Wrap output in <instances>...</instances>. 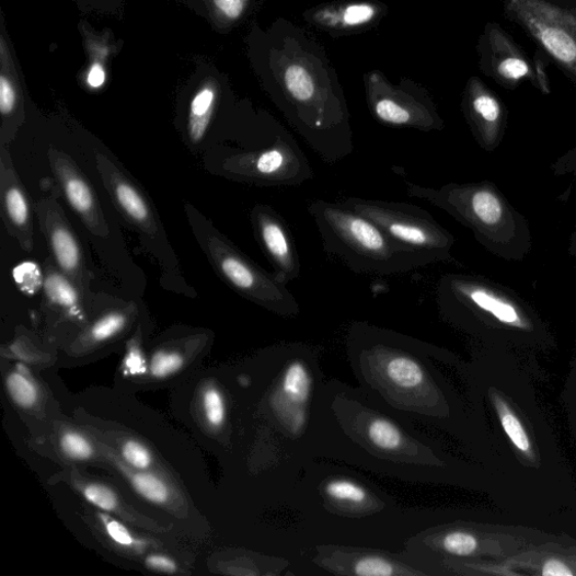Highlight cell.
Listing matches in <instances>:
<instances>
[{
  "label": "cell",
  "instance_id": "7402d4cb",
  "mask_svg": "<svg viewBox=\"0 0 576 576\" xmlns=\"http://www.w3.org/2000/svg\"><path fill=\"white\" fill-rule=\"evenodd\" d=\"M13 278L19 290L27 297L37 295L46 280L43 269L34 262L16 265L13 269Z\"/></svg>",
  "mask_w": 576,
  "mask_h": 576
},
{
  "label": "cell",
  "instance_id": "44dd1931",
  "mask_svg": "<svg viewBox=\"0 0 576 576\" xmlns=\"http://www.w3.org/2000/svg\"><path fill=\"white\" fill-rule=\"evenodd\" d=\"M389 380L396 387L414 389L423 384L424 372L421 365L405 356H394L385 369Z\"/></svg>",
  "mask_w": 576,
  "mask_h": 576
},
{
  "label": "cell",
  "instance_id": "484cf974",
  "mask_svg": "<svg viewBox=\"0 0 576 576\" xmlns=\"http://www.w3.org/2000/svg\"><path fill=\"white\" fill-rule=\"evenodd\" d=\"M8 389L12 399L23 407H31L37 401V389L34 382L26 376L14 372L9 376Z\"/></svg>",
  "mask_w": 576,
  "mask_h": 576
},
{
  "label": "cell",
  "instance_id": "277c9868",
  "mask_svg": "<svg viewBox=\"0 0 576 576\" xmlns=\"http://www.w3.org/2000/svg\"><path fill=\"white\" fill-rule=\"evenodd\" d=\"M346 208L378 224L404 250L435 263H454L457 239L417 205L405 201L346 197Z\"/></svg>",
  "mask_w": 576,
  "mask_h": 576
},
{
  "label": "cell",
  "instance_id": "603a6c76",
  "mask_svg": "<svg viewBox=\"0 0 576 576\" xmlns=\"http://www.w3.org/2000/svg\"><path fill=\"white\" fill-rule=\"evenodd\" d=\"M78 489L90 504L106 512H119L120 504L115 493L96 483H80Z\"/></svg>",
  "mask_w": 576,
  "mask_h": 576
},
{
  "label": "cell",
  "instance_id": "d6986e66",
  "mask_svg": "<svg viewBox=\"0 0 576 576\" xmlns=\"http://www.w3.org/2000/svg\"><path fill=\"white\" fill-rule=\"evenodd\" d=\"M45 291L46 297L54 306L72 315L80 313V299L77 288L67 275L49 269L45 280Z\"/></svg>",
  "mask_w": 576,
  "mask_h": 576
},
{
  "label": "cell",
  "instance_id": "4fadbf2b",
  "mask_svg": "<svg viewBox=\"0 0 576 576\" xmlns=\"http://www.w3.org/2000/svg\"><path fill=\"white\" fill-rule=\"evenodd\" d=\"M99 166L117 208L139 229L154 234L158 230L157 221L145 196L102 155Z\"/></svg>",
  "mask_w": 576,
  "mask_h": 576
},
{
  "label": "cell",
  "instance_id": "f1b7e54d",
  "mask_svg": "<svg viewBox=\"0 0 576 576\" xmlns=\"http://www.w3.org/2000/svg\"><path fill=\"white\" fill-rule=\"evenodd\" d=\"M203 408L205 418L215 427H221L226 421L227 408L222 394L219 390L211 388L203 395Z\"/></svg>",
  "mask_w": 576,
  "mask_h": 576
},
{
  "label": "cell",
  "instance_id": "4316f807",
  "mask_svg": "<svg viewBox=\"0 0 576 576\" xmlns=\"http://www.w3.org/2000/svg\"><path fill=\"white\" fill-rule=\"evenodd\" d=\"M326 495L337 502L362 504L367 498L366 491L347 480H335L325 486Z\"/></svg>",
  "mask_w": 576,
  "mask_h": 576
},
{
  "label": "cell",
  "instance_id": "8fae6325",
  "mask_svg": "<svg viewBox=\"0 0 576 576\" xmlns=\"http://www.w3.org/2000/svg\"><path fill=\"white\" fill-rule=\"evenodd\" d=\"M256 239L276 277L287 285L301 275L295 237L284 218L269 205L257 204L252 212Z\"/></svg>",
  "mask_w": 576,
  "mask_h": 576
},
{
  "label": "cell",
  "instance_id": "9a60e30c",
  "mask_svg": "<svg viewBox=\"0 0 576 576\" xmlns=\"http://www.w3.org/2000/svg\"><path fill=\"white\" fill-rule=\"evenodd\" d=\"M2 197L9 229L16 232L25 251L32 246V224L26 195L13 170L2 162Z\"/></svg>",
  "mask_w": 576,
  "mask_h": 576
},
{
  "label": "cell",
  "instance_id": "d590c367",
  "mask_svg": "<svg viewBox=\"0 0 576 576\" xmlns=\"http://www.w3.org/2000/svg\"><path fill=\"white\" fill-rule=\"evenodd\" d=\"M16 104V93L12 82L5 76L0 77V111L3 115H10Z\"/></svg>",
  "mask_w": 576,
  "mask_h": 576
},
{
  "label": "cell",
  "instance_id": "9c48e42d",
  "mask_svg": "<svg viewBox=\"0 0 576 576\" xmlns=\"http://www.w3.org/2000/svg\"><path fill=\"white\" fill-rule=\"evenodd\" d=\"M368 104L382 125L423 133L441 131L443 122L428 101L395 90L377 77L368 81Z\"/></svg>",
  "mask_w": 576,
  "mask_h": 576
},
{
  "label": "cell",
  "instance_id": "60d3db41",
  "mask_svg": "<svg viewBox=\"0 0 576 576\" xmlns=\"http://www.w3.org/2000/svg\"><path fill=\"white\" fill-rule=\"evenodd\" d=\"M568 255L576 262V224L574 227V230L569 237L568 242Z\"/></svg>",
  "mask_w": 576,
  "mask_h": 576
},
{
  "label": "cell",
  "instance_id": "e575fe53",
  "mask_svg": "<svg viewBox=\"0 0 576 576\" xmlns=\"http://www.w3.org/2000/svg\"><path fill=\"white\" fill-rule=\"evenodd\" d=\"M355 573L360 576H390L395 567L381 557H365L355 565Z\"/></svg>",
  "mask_w": 576,
  "mask_h": 576
},
{
  "label": "cell",
  "instance_id": "1f68e13d",
  "mask_svg": "<svg viewBox=\"0 0 576 576\" xmlns=\"http://www.w3.org/2000/svg\"><path fill=\"white\" fill-rule=\"evenodd\" d=\"M443 550L457 556H470L477 549V541L466 532H451L442 541Z\"/></svg>",
  "mask_w": 576,
  "mask_h": 576
},
{
  "label": "cell",
  "instance_id": "e0dca14e",
  "mask_svg": "<svg viewBox=\"0 0 576 576\" xmlns=\"http://www.w3.org/2000/svg\"><path fill=\"white\" fill-rule=\"evenodd\" d=\"M103 447L104 456L112 460L114 466H116L122 475H125L133 487L136 489L138 495L148 500L149 503L164 506L169 505L173 498V492L166 482L162 481L160 477L146 473L126 465L120 462L118 458L112 454V449Z\"/></svg>",
  "mask_w": 576,
  "mask_h": 576
},
{
  "label": "cell",
  "instance_id": "d6a6232c",
  "mask_svg": "<svg viewBox=\"0 0 576 576\" xmlns=\"http://www.w3.org/2000/svg\"><path fill=\"white\" fill-rule=\"evenodd\" d=\"M102 521L108 538L115 544L122 548H135L139 544L125 525L107 516H102Z\"/></svg>",
  "mask_w": 576,
  "mask_h": 576
},
{
  "label": "cell",
  "instance_id": "ab89813d",
  "mask_svg": "<svg viewBox=\"0 0 576 576\" xmlns=\"http://www.w3.org/2000/svg\"><path fill=\"white\" fill-rule=\"evenodd\" d=\"M543 574L548 576H571L573 573L563 563L550 561L545 564Z\"/></svg>",
  "mask_w": 576,
  "mask_h": 576
},
{
  "label": "cell",
  "instance_id": "7c38bea8",
  "mask_svg": "<svg viewBox=\"0 0 576 576\" xmlns=\"http://www.w3.org/2000/svg\"><path fill=\"white\" fill-rule=\"evenodd\" d=\"M54 172L61 184L71 208L84 220L85 224L96 234L107 232L99 203L88 181L65 155L51 153Z\"/></svg>",
  "mask_w": 576,
  "mask_h": 576
},
{
  "label": "cell",
  "instance_id": "6da1fadb",
  "mask_svg": "<svg viewBox=\"0 0 576 576\" xmlns=\"http://www.w3.org/2000/svg\"><path fill=\"white\" fill-rule=\"evenodd\" d=\"M406 191L470 229L493 256L522 262L532 250L528 221L495 183H450L439 188L406 183Z\"/></svg>",
  "mask_w": 576,
  "mask_h": 576
},
{
  "label": "cell",
  "instance_id": "3957f363",
  "mask_svg": "<svg viewBox=\"0 0 576 576\" xmlns=\"http://www.w3.org/2000/svg\"><path fill=\"white\" fill-rule=\"evenodd\" d=\"M436 300L451 320H477L519 332L533 326L530 308L516 292L480 275L445 274L437 283Z\"/></svg>",
  "mask_w": 576,
  "mask_h": 576
},
{
  "label": "cell",
  "instance_id": "7a4b0ae2",
  "mask_svg": "<svg viewBox=\"0 0 576 576\" xmlns=\"http://www.w3.org/2000/svg\"><path fill=\"white\" fill-rule=\"evenodd\" d=\"M309 214L323 250L356 274L394 276L431 265L392 240L378 224L341 201L313 200Z\"/></svg>",
  "mask_w": 576,
  "mask_h": 576
},
{
  "label": "cell",
  "instance_id": "ac0fdd59",
  "mask_svg": "<svg viewBox=\"0 0 576 576\" xmlns=\"http://www.w3.org/2000/svg\"><path fill=\"white\" fill-rule=\"evenodd\" d=\"M311 392L309 369L301 360H296L287 367L281 382V389L276 399L288 401L297 406L306 404Z\"/></svg>",
  "mask_w": 576,
  "mask_h": 576
},
{
  "label": "cell",
  "instance_id": "5bb4252c",
  "mask_svg": "<svg viewBox=\"0 0 576 576\" xmlns=\"http://www.w3.org/2000/svg\"><path fill=\"white\" fill-rule=\"evenodd\" d=\"M43 223L46 224L47 235L55 258L62 272L78 285L85 277V267L79 243L59 211L48 210Z\"/></svg>",
  "mask_w": 576,
  "mask_h": 576
},
{
  "label": "cell",
  "instance_id": "30bf717a",
  "mask_svg": "<svg viewBox=\"0 0 576 576\" xmlns=\"http://www.w3.org/2000/svg\"><path fill=\"white\" fill-rule=\"evenodd\" d=\"M462 108L480 148L486 152L496 151L508 128L509 111L504 101L480 78L472 77L468 82Z\"/></svg>",
  "mask_w": 576,
  "mask_h": 576
},
{
  "label": "cell",
  "instance_id": "ffe728a7",
  "mask_svg": "<svg viewBox=\"0 0 576 576\" xmlns=\"http://www.w3.org/2000/svg\"><path fill=\"white\" fill-rule=\"evenodd\" d=\"M216 101V92L211 88L200 90L192 101L189 114V136L199 141L209 127Z\"/></svg>",
  "mask_w": 576,
  "mask_h": 576
},
{
  "label": "cell",
  "instance_id": "83f0119b",
  "mask_svg": "<svg viewBox=\"0 0 576 576\" xmlns=\"http://www.w3.org/2000/svg\"><path fill=\"white\" fill-rule=\"evenodd\" d=\"M60 446L65 454L73 460L88 461L94 456L92 443L84 436L74 431L62 435Z\"/></svg>",
  "mask_w": 576,
  "mask_h": 576
},
{
  "label": "cell",
  "instance_id": "836d02e7",
  "mask_svg": "<svg viewBox=\"0 0 576 576\" xmlns=\"http://www.w3.org/2000/svg\"><path fill=\"white\" fill-rule=\"evenodd\" d=\"M502 424L514 445L521 451H528L530 442L520 422L505 408L502 413Z\"/></svg>",
  "mask_w": 576,
  "mask_h": 576
},
{
  "label": "cell",
  "instance_id": "cb8c5ba5",
  "mask_svg": "<svg viewBox=\"0 0 576 576\" xmlns=\"http://www.w3.org/2000/svg\"><path fill=\"white\" fill-rule=\"evenodd\" d=\"M368 437L378 448L395 450L402 445V434L398 427L384 419H377L368 427Z\"/></svg>",
  "mask_w": 576,
  "mask_h": 576
},
{
  "label": "cell",
  "instance_id": "d4e9b609",
  "mask_svg": "<svg viewBox=\"0 0 576 576\" xmlns=\"http://www.w3.org/2000/svg\"><path fill=\"white\" fill-rule=\"evenodd\" d=\"M128 316L125 313L113 312L100 319L91 329L90 338L95 343H103L125 329Z\"/></svg>",
  "mask_w": 576,
  "mask_h": 576
},
{
  "label": "cell",
  "instance_id": "4dcf8cb0",
  "mask_svg": "<svg viewBox=\"0 0 576 576\" xmlns=\"http://www.w3.org/2000/svg\"><path fill=\"white\" fill-rule=\"evenodd\" d=\"M184 359L178 353H158L151 360L150 372L157 379L169 378L182 368Z\"/></svg>",
  "mask_w": 576,
  "mask_h": 576
},
{
  "label": "cell",
  "instance_id": "ba28073f",
  "mask_svg": "<svg viewBox=\"0 0 576 576\" xmlns=\"http://www.w3.org/2000/svg\"><path fill=\"white\" fill-rule=\"evenodd\" d=\"M211 252L219 273L240 296L280 315L300 312L296 297L275 274L261 268L228 241L215 238Z\"/></svg>",
  "mask_w": 576,
  "mask_h": 576
},
{
  "label": "cell",
  "instance_id": "74e56055",
  "mask_svg": "<svg viewBox=\"0 0 576 576\" xmlns=\"http://www.w3.org/2000/svg\"><path fill=\"white\" fill-rule=\"evenodd\" d=\"M214 2L228 19L235 20L243 12L242 0H214Z\"/></svg>",
  "mask_w": 576,
  "mask_h": 576
},
{
  "label": "cell",
  "instance_id": "8992f818",
  "mask_svg": "<svg viewBox=\"0 0 576 576\" xmlns=\"http://www.w3.org/2000/svg\"><path fill=\"white\" fill-rule=\"evenodd\" d=\"M226 169L237 180L265 187L301 186L314 175L304 151L281 127L268 131L255 148L232 154Z\"/></svg>",
  "mask_w": 576,
  "mask_h": 576
},
{
  "label": "cell",
  "instance_id": "5b68a950",
  "mask_svg": "<svg viewBox=\"0 0 576 576\" xmlns=\"http://www.w3.org/2000/svg\"><path fill=\"white\" fill-rule=\"evenodd\" d=\"M518 26L576 89V0H500Z\"/></svg>",
  "mask_w": 576,
  "mask_h": 576
},
{
  "label": "cell",
  "instance_id": "f35d334b",
  "mask_svg": "<svg viewBox=\"0 0 576 576\" xmlns=\"http://www.w3.org/2000/svg\"><path fill=\"white\" fill-rule=\"evenodd\" d=\"M105 79H106V73H105L104 68L101 65L95 64L91 68L89 77H88L89 85L93 89H100L104 85Z\"/></svg>",
  "mask_w": 576,
  "mask_h": 576
},
{
  "label": "cell",
  "instance_id": "52a82bcc",
  "mask_svg": "<svg viewBox=\"0 0 576 576\" xmlns=\"http://www.w3.org/2000/svg\"><path fill=\"white\" fill-rule=\"evenodd\" d=\"M482 71L508 91L525 82L544 95L552 92L546 57H531L499 23H487L479 43Z\"/></svg>",
  "mask_w": 576,
  "mask_h": 576
},
{
  "label": "cell",
  "instance_id": "8d00e7d4",
  "mask_svg": "<svg viewBox=\"0 0 576 576\" xmlns=\"http://www.w3.org/2000/svg\"><path fill=\"white\" fill-rule=\"evenodd\" d=\"M149 568L164 573H176L178 571L177 564L168 556L151 555L145 561Z\"/></svg>",
  "mask_w": 576,
  "mask_h": 576
},
{
  "label": "cell",
  "instance_id": "f546056e",
  "mask_svg": "<svg viewBox=\"0 0 576 576\" xmlns=\"http://www.w3.org/2000/svg\"><path fill=\"white\" fill-rule=\"evenodd\" d=\"M120 457L128 465L140 471H148L152 465L151 452L136 440H128L123 443Z\"/></svg>",
  "mask_w": 576,
  "mask_h": 576
},
{
  "label": "cell",
  "instance_id": "2e32d148",
  "mask_svg": "<svg viewBox=\"0 0 576 576\" xmlns=\"http://www.w3.org/2000/svg\"><path fill=\"white\" fill-rule=\"evenodd\" d=\"M378 14L375 4L348 3L321 8L312 14V21L331 28H355L372 22Z\"/></svg>",
  "mask_w": 576,
  "mask_h": 576
}]
</instances>
